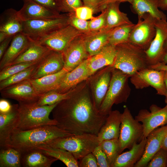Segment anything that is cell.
Returning a JSON list of instances; mask_svg holds the SVG:
<instances>
[{"mask_svg": "<svg viewBox=\"0 0 167 167\" xmlns=\"http://www.w3.org/2000/svg\"><path fill=\"white\" fill-rule=\"evenodd\" d=\"M24 5L18 11V14L23 21L57 18L59 12L30 0H24Z\"/></svg>", "mask_w": 167, "mask_h": 167, "instance_id": "obj_18", "label": "cell"}, {"mask_svg": "<svg viewBox=\"0 0 167 167\" xmlns=\"http://www.w3.org/2000/svg\"><path fill=\"white\" fill-rule=\"evenodd\" d=\"M113 68L111 66L105 67L86 80L94 105L98 111L107 92Z\"/></svg>", "mask_w": 167, "mask_h": 167, "instance_id": "obj_11", "label": "cell"}, {"mask_svg": "<svg viewBox=\"0 0 167 167\" xmlns=\"http://www.w3.org/2000/svg\"><path fill=\"white\" fill-rule=\"evenodd\" d=\"M35 65L0 81V90L10 86L30 79Z\"/></svg>", "mask_w": 167, "mask_h": 167, "instance_id": "obj_38", "label": "cell"}, {"mask_svg": "<svg viewBox=\"0 0 167 167\" xmlns=\"http://www.w3.org/2000/svg\"><path fill=\"white\" fill-rule=\"evenodd\" d=\"M131 9L138 19L148 13L157 20H167L166 15L159 9L157 0H133Z\"/></svg>", "mask_w": 167, "mask_h": 167, "instance_id": "obj_30", "label": "cell"}, {"mask_svg": "<svg viewBox=\"0 0 167 167\" xmlns=\"http://www.w3.org/2000/svg\"><path fill=\"white\" fill-rule=\"evenodd\" d=\"M50 50L33 41L28 48L8 65L22 62L37 63Z\"/></svg>", "mask_w": 167, "mask_h": 167, "instance_id": "obj_32", "label": "cell"}, {"mask_svg": "<svg viewBox=\"0 0 167 167\" xmlns=\"http://www.w3.org/2000/svg\"><path fill=\"white\" fill-rule=\"evenodd\" d=\"M74 13L78 18L85 20L91 19L94 17L93 15L94 13L92 10L84 6L76 8Z\"/></svg>", "mask_w": 167, "mask_h": 167, "instance_id": "obj_46", "label": "cell"}, {"mask_svg": "<svg viewBox=\"0 0 167 167\" xmlns=\"http://www.w3.org/2000/svg\"><path fill=\"white\" fill-rule=\"evenodd\" d=\"M87 62L88 59L73 70L66 73L53 91L61 93H66L86 80L90 76Z\"/></svg>", "mask_w": 167, "mask_h": 167, "instance_id": "obj_19", "label": "cell"}, {"mask_svg": "<svg viewBox=\"0 0 167 167\" xmlns=\"http://www.w3.org/2000/svg\"><path fill=\"white\" fill-rule=\"evenodd\" d=\"M18 104L12 105L11 109L5 113H0V148L6 147L13 131L17 118Z\"/></svg>", "mask_w": 167, "mask_h": 167, "instance_id": "obj_27", "label": "cell"}, {"mask_svg": "<svg viewBox=\"0 0 167 167\" xmlns=\"http://www.w3.org/2000/svg\"><path fill=\"white\" fill-rule=\"evenodd\" d=\"M14 36H9L3 41L0 43V59H1L6 50L9 45L10 44Z\"/></svg>", "mask_w": 167, "mask_h": 167, "instance_id": "obj_49", "label": "cell"}, {"mask_svg": "<svg viewBox=\"0 0 167 167\" xmlns=\"http://www.w3.org/2000/svg\"><path fill=\"white\" fill-rule=\"evenodd\" d=\"M147 141V138L143 139L139 143L135 144L129 151L119 154L111 167H134L143 154Z\"/></svg>", "mask_w": 167, "mask_h": 167, "instance_id": "obj_24", "label": "cell"}, {"mask_svg": "<svg viewBox=\"0 0 167 167\" xmlns=\"http://www.w3.org/2000/svg\"><path fill=\"white\" fill-rule=\"evenodd\" d=\"M99 144L97 135L84 133L58 138L42 145L65 149L71 152L78 161L92 152Z\"/></svg>", "mask_w": 167, "mask_h": 167, "instance_id": "obj_5", "label": "cell"}, {"mask_svg": "<svg viewBox=\"0 0 167 167\" xmlns=\"http://www.w3.org/2000/svg\"><path fill=\"white\" fill-rule=\"evenodd\" d=\"M155 26V36L149 48L145 51L149 66L161 62L166 54L164 45L167 39V20L156 19Z\"/></svg>", "mask_w": 167, "mask_h": 167, "instance_id": "obj_14", "label": "cell"}, {"mask_svg": "<svg viewBox=\"0 0 167 167\" xmlns=\"http://www.w3.org/2000/svg\"><path fill=\"white\" fill-rule=\"evenodd\" d=\"M116 54L112 66L130 77L149 66L145 51L129 42L116 46Z\"/></svg>", "mask_w": 167, "mask_h": 167, "instance_id": "obj_4", "label": "cell"}, {"mask_svg": "<svg viewBox=\"0 0 167 167\" xmlns=\"http://www.w3.org/2000/svg\"><path fill=\"white\" fill-rule=\"evenodd\" d=\"M68 15V24L84 34H88L92 32L89 28L88 21L78 18L74 13H69Z\"/></svg>", "mask_w": 167, "mask_h": 167, "instance_id": "obj_40", "label": "cell"}, {"mask_svg": "<svg viewBox=\"0 0 167 167\" xmlns=\"http://www.w3.org/2000/svg\"><path fill=\"white\" fill-rule=\"evenodd\" d=\"M121 113L118 110L112 111L108 115L105 122L97 136L99 144L108 139H118L120 133Z\"/></svg>", "mask_w": 167, "mask_h": 167, "instance_id": "obj_25", "label": "cell"}, {"mask_svg": "<svg viewBox=\"0 0 167 167\" xmlns=\"http://www.w3.org/2000/svg\"><path fill=\"white\" fill-rule=\"evenodd\" d=\"M164 80L165 83V85L166 89V94L165 96V102L167 103V71H165V73L164 77Z\"/></svg>", "mask_w": 167, "mask_h": 167, "instance_id": "obj_54", "label": "cell"}, {"mask_svg": "<svg viewBox=\"0 0 167 167\" xmlns=\"http://www.w3.org/2000/svg\"><path fill=\"white\" fill-rule=\"evenodd\" d=\"M151 68L157 70L167 71V65L162 62H159L155 65H151L149 67Z\"/></svg>", "mask_w": 167, "mask_h": 167, "instance_id": "obj_51", "label": "cell"}, {"mask_svg": "<svg viewBox=\"0 0 167 167\" xmlns=\"http://www.w3.org/2000/svg\"><path fill=\"white\" fill-rule=\"evenodd\" d=\"M161 62L165 64H167V53L164 57Z\"/></svg>", "mask_w": 167, "mask_h": 167, "instance_id": "obj_57", "label": "cell"}, {"mask_svg": "<svg viewBox=\"0 0 167 167\" xmlns=\"http://www.w3.org/2000/svg\"><path fill=\"white\" fill-rule=\"evenodd\" d=\"M11 105L8 101L2 99L0 100V113H5L9 112L12 109Z\"/></svg>", "mask_w": 167, "mask_h": 167, "instance_id": "obj_50", "label": "cell"}, {"mask_svg": "<svg viewBox=\"0 0 167 167\" xmlns=\"http://www.w3.org/2000/svg\"><path fill=\"white\" fill-rule=\"evenodd\" d=\"M116 54V46L108 44L96 54L88 59L90 75L100 69L113 65Z\"/></svg>", "mask_w": 167, "mask_h": 167, "instance_id": "obj_22", "label": "cell"}, {"mask_svg": "<svg viewBox=\"0 0 167 167\" xmlns=\"http://www.w3.org/2000/svg\"><path fill=\"white\" fill-rule=\"evenodd\" d=\"M165 71L149 67L137 72L130 78L131 82L137 89L149 86L154 88L157 94L165 96L166 89L164 80Z\"/></svg>", "mask_w": 167, "mask_h": 167, "instance_id": "obj_12", "label": "cell"}, {"mask_svg": "<svg viewBox=\"0 0 167 167\" xmlns=\"http://www.w3.org/2000/svg\"><path fill=\"white\" fill-rule=\"evenodd\" d=\"M133 0H121L120 1V2H128L131 4L133 2Z\"/></svg>", "mask_w": 167, "mask_h": 167, "instance_id": "obj_58", "label": "cell"}, {"mask_svg": "<svg viewBox=\"0 0 167 167\" xmlns=\"http://www.w3.org/2000/svg\"><path fill=\"white\" fill-rule=\"evenodd\" d=\"M159 8L163 11L167 10V0H157Z\"/></svg>", "mask_w": 167, "mask_h": 167, "instance_id": "obj_52", "label": "cell"}, {"mask_svg": "<svg viewBox=\"0 0 167 167\" xmlns=\"http://www.w3.org/2000/svg\"><path fill=\"white\" fill-rule=\"evenodd\" d=\"M78 164L80 167H98L96 159L92 152L83 157Z\"/></svg>", "mask_w": 167, "mask_h": 167, "instance_id": "obj_47", "label": "cell"}, {"mask_svg": "<svg viewBox=\"0 0 167 167\" xmlns=\"http://www.w3.org/2000/svg\"><path fill=\"white\" fill-rule=\"evenodd\" d=\"M0 167H21V152L11 147L0 148Z\"/></svg>", "mask_w": 167, "mask_h": 167, "instance_id": "obj_34", "label": "cell"}, {"mask_svg": "<svg viewBox=\"0 0 167 167\" xmlns=\"http://www.w3.org/2000/svg\"><path fill=\"white\" fill-rule=\"evenodd\" d=\"M68 71L63 68L56 73L36 79H30V82L37 94L41 96L55 90L61 80Z\"/></svg>", "mask_w": 167, "mask_h": 167, "instance_id": "obj_28", "label": "cell"}, {"mask_svg": "<svg viewBox=\"0 0 167 167\" xmlns=\"http://www.w3.org/2000/svg\"><path fill=\"white\" fill-rule=\"evenodd\" d=\"M135 25L133 23L125 24L113 28L109 36V44L116 46L128 42L130 33Z\"/></svg>", "mask_w": 167, "mask_h": 167, "instance_id": "obj_35", "label": "cell"}, {"mask_svg": "<svg viewBox=\"0 0 167 167\" xmlns=\"http://www.w3.org/2000/svg\"><path fill=\"white\" fill-rule=\"evenodd\" d=\"M92 153L96 159L98 167H111L107 156L99 145Z\"/></svg>", "mask_w": 167, "mask_h": 167, "instance_id": "obj_44", "label": "cell"}, {"mask_svg": "<svg viewBox=\"0 0 167 167\" xmlns=\"http://www.w3.org/2000/svg\"><path fill=\"white\" fill-rule=\"evenodd\" d=\"M33 148L60 160L67 167H79L78 161L71 152L65 149L44 145H41Z\"/></svg>", "mask_w": 167, "mask_h": 167, "instance_id": "obj_33", "label": "cell"}, {"mask_svg": "<svg viewBox=\"0 0 167 167\" xmlns=\"http://www.w3.org/2000/svg\"><path fill=\"white\" fill-rule=\"evenodd\" d=\"M101 14L88 21L89 27L91 32H96L105 30L106 26V13L104 9Z\"/></svg>", "mask_w": 167, "mask_h": 167, "instance_id": "obj_43", "label": "cell"}, {"mask_svg": "<svg viewBox=\"0 0 167 167\" xmlns=\"http://www.w3.org/2000/svg\"><path fill=\"white\" fill-rule=\"evenodd\" d=\"M23 22L18 14V11L10 8L5 10L0 17V32L8 36H14L22 32Z\"/></svg>", "mask_w": 167, "mask_h": 167, "instance_id": "obj_23", "label": "cell"}, {"mask_svg": "<svg viewBox=\"0 0 167 167\" xmlns=\"http://www.w3.org/2000/svg\"><path fill=\"white\" fill-rule=\"evenodd\" d=\"M143 127L140 122L134 118L128 108L125 107L121 115V124L118 138L119 152L121 154L126 149L130 148L143 135Z\"/></svg>", "mask_w": 167, "mask_h": 167, "instance_id": "obj_7", "label": "cell"}, {"mask_svg": "<svg viewBox=\"0 0 167 167\" xmlns=\"http://www.w3.org/2000/svg\"><path fill=\"white\" fill-rule=\"evenodd\" d=\"M37 63L22 62L7 66L0 70V81L35 65Z\"/></svg>", "mask_w": 167, "mask_h": 167, "instance_id": "obj_39", "label": "cell"}, {"mask_svg": "<svg viewBox=\"0 0 167 167\" xmlns=\"http://www.w3.org/2000/svg\"><path fill=\"white\" fill-rule=\"evenodd\" d=\"M68 15H61L54 18L23 21L22 33L35 41L68 24Z\"/></svg>", "mask_w": 167, "mask_h": 167, "instance_id": "obj_8", "label": "cell"}, {"mask_svg": "<svg viewBox=\"0 0 167 167\" xmlns=\"http://www.w3.org/2000/svg\"><path fill=\"white\" fill-rule=\"evenodd\" d=\"M99 145L105 154L111 167L116 158L120 154L118 139L104 140Z\"/></svg>", "mask_w": 167, "mask_h": 167, "instance_id": "obj_37", "label": "cell"}, {"mask_svg": "<svg viewBox=\"0 0 167 167\" xmlns=\"http://www.w3.org/2000/svg\"><path fill=\"white\" fill-rule=\"evenodd\" d=\"M83 6L92 9L94 13L101 12L106 7L102 0H81Z\"/></svg>", "mask_w": 167, "mask_h": 167, "instance_id": "obj_45", "label": "cell"}, {"mask_svg": "<svg viewBox=\"0 0 167 167\" xmlns=\"http://www.w3.org/2000/svg\"><path fill=\"white\" fill-rule=\"evenodd\" d=\"M21 166L50 167L58 160L34 148L20 152Z\"/></svg>", "mask_w": 167, "mask_h": 167, "instance_id": "obj_26", "label": "cell"}, {"mask_svg": "<svg viewBox=\"0 0 167 167\" xmlns=\"http://www.w3.org/2000/svg\"><path fill=\"white\" fill-rule=\"evenodd\" d=\"M83 34L68 24L34 41L51 50L62 53L72 41Z\"/></svg>", "mask_w": 167, "mask_h": 167, "instance_id": "obj_10", "label": "cell"}, {"mask_svg": "<svg viewBox=\"0 0 167 167\" xmlns=\"http://www.w3.org/2000/svg\"><path fill=\"white\" fill-rule=\"evenodd\" d=\"M104 5L106 6V7L107 5L109 3L115 2H120V1L121 0H102ZM121 3V2H120Z\"/></svg>", "mask_w": 167, "mask_h": 167, "instance_id": "obj_55", "label": "cell"}, {"mask_svg": "<svg viewBox=\"0 0 167 167\" xmlns=\"http://www.w3.org/2000/svg\"><path fill=\"white\" fill-rule=\"evenodd\" d=\"M113 29L101 30L88 34H85V44L90 57L99 52L109 43V36Z\"/></svg>", "mask_w": 167, "mask_h": 167, "instance_id": "obj_29", "label": "cell"}, {"mask_svg": "<svg viewBox=\"0 0 167 167\" xmlns=\"http://www.w3.org/2000/svg\"><path fill=\"white\" fill-rule=\"evenodd\" d=\"M147 167H167V151L161 148L153 155Z\"/></svg>", "mask_w": 167, "mask_h": 167, "instance_id": "obj_41", "label": "cell"}, {"mask_svg": "<svg viewBox=\"0 0 167 167\" xmlns=\"http://www.w3.org/2000/svg\"><path fill=\"white\" fill-rule=\"evenodd\" d=\"M56 126L74 135H97L108 115L95 108L86 80L77 85L69 97L57 104L52 111Z\"/></svg>", "mask_w": 167, "mask_h": 167, "instance_id": "obj_1", "label": "cell"}, {"mask_svg": "<svg viewBox=\"0 0 167 167\" xmlns=\"http://www.w3.org/2000/svg\"><path fill=\"white\" fill-rule=\"evenodd\" d=\"M38 4L60 12L55 0H30Z\"/></svg>", "mask_w": 167, "mask_h": 167, "instance_id": "obj_48", "label": "cell"}, {"mask_svg": "<svg viewBox=\"0 0 167 167\" xmlns=\"http://www.w3.org/2000/svg\"><path fill=\"white\" fill-rule=\"evenodd\" d=\"M62 53L50 50L35 65L30 79H36L54 74L64 68Z\"/></svg>", "mask_w": 167, "mask_h": 167, "instance_id": "obj_16", "label": "cell"}, {"mask_svg": "<svg viewBox=\"0 0 167 167\" xmlns=\"http://www.w3.org/2000/svg\"><path fill=\"white\" fill-rule=\"evenodd\" d=\"M167 133V124L156 129L149 133L147 137L143 154L134 167H147L153 155L161 148L162 141Z\"/></svg>", "mask_w": 167, "mask_h": 167, "instance_id": "obj_20", "label": "cell"}, {"mask_svg": "<svg viewBox=\"0 0 167 167\" xmlns=\"http://www.w3.org/2000/svg\"><path fill=\"white\" fill-rule=\"evenodd\" d=\"M130 76L120 70L113 68L109 87L99 112L108 115L114 104L126 102L131 92L128 80Z\"/></svg>", "mask_w": 167, "mask_h": 167, "instance_id": "obj_6", "label": "cell"}, {"mask_svg": "<svg viewBox=\"0 0 167 167\" xmlns=\"http://www.w3.org/2000/svg\"><path fill=\"white\" fill-rule=\"evenodd\" d=\"M73 135L56 125L25 131L14 130L6 147L13 148L22 152L45 144L57 138Z\"/></svg>", "mask_w": 167, "mask_h": 167, "instance_id": "obj_2", "label": "cell"}, {"mask_svg": "<svg viewBox=\"0 0 167 167\" xmlns=\"http://www.w3.org/2000/svg\"><path fill=\"white\" fill-rule=\"evenodd\" d=\"M56 1L57 3V2H59L61 0H55Z\"/></svg>", "mask_w": 167, "mask_h": 167, "instance_id": "obj_60", "label": "cell"}, {"mask_svg": "<svg viewBox=\"0 0 167 167\" xmlns=\"http://www.w3.org/2000/svg\"><path fill=\"white\" fill-rule=\"evenodd\" d=\"M75 87L68 92L61 93L52 91L41 95L36 102L38 106L52 105L69 97Z\"/></svg>", "mask_w": 167, "mask_h": 167, "instance_id": "obj_36", "label": "cell"}, {"mask_svg": "<svg viewBox=\"0 0 167 167\" xmlns=\"http://www.w3.org/2000/svg\"><path fill=\"white\" fill-rule=\"evenodd\" d=\"M59 12L75 13V9L83 6L81 0H61L57 2Z\"/></svg>", "mask_w": 167, "mask_h": 167, "instance_id": "obj_42", "label": "cell"}, {"mask_svg": "<svg viewBox=\"0 0 167 167\" xmlns=\"http://www.w3.org/2000/svg\"><path fill=\"white\" fill-rule=\"evenodd\" d=\"M30 79L12 85L0 90L1 96L3 98L14 99L18 102H36L41 96L35 91Z\"/></svg>", "mask_w": 167, "mask_h": 167, "instance_id": "obj_17", "label": "cell"}, {"mask_svg": "<svg viewBox=\"0 0 167 167\" xmlns=\"http://www.w3.org/2000/svg\"><path fill=\"white\" fill-rule=\"evenodd\" d=\"M85 34L78 36L68 45L63 52L64 66L68 71L73 70L90 57L85 46Z\"/></svg>", "mask_w": 167, "mask_h": 167, "instance_id": "obj_15", "label": "cell"}, {"mask_svg": "<svg viewBox=\"0 0 167 167\" xmlns=\"http://www.w3.org/2000/svg\"><path fill=\"white\" fill-rule=\"evenodd\" d=\"M9 36H8L4 33L0 32V43L3 41Z\"/></svg>", "mask_w": 167, "mask_h": 167, "instance_id": "obj_56", "label": "cell"}, {"mask_svg": "<svg viewBox=\"0 0 167 167\" xmlns=\"http://www.w3.org/2000/svg\"><path fill=\"white\" fill-rule=\"evenodd\" d=\"M161 148L167 151V133L163 140Z\"/></svg>", "mask_w": 167, "mask_h": 167, "instance_id": "obj_53", "label": "cell"}, {"mask_svg": "<svg viewBox=\"0 0 167 167\" xmlns=\"http://www.w3.org/2000/svg\"><path fill=\"white\" fill-rule=\"evenodd\" d=\"M58 102L43 106L38 105L36 102H19L18 114L13 130L25 131L47 126H56L57 122L50 119L49 116Z\"/></svg>", "mask_w": 167, "mask_h": 167, "instance_id": "obj_3", "label": "cell"}, {"mask_svg": "<svg viewBox=\"0 0 167 167\" xmlns=\"http://www.w3.org/2000/svg\"><path fill=\"white\" fill-rule=\"evenodd\" d=\"M120 3L116 2L109 3L104 9L106 13L105 29L109 30L122 25L133 24L126 14L120 10Z\"/></svg>", "mask_w": 167, "mask_h": 167, "instance_id": "obj_31", "label": "cell"}, {"mask_svg": "<svg viewBox=\"0 0 167 167\" xmlns=\"http://www.w3.org/2000/svg\"><path fill=\"white\" fill-rule=\"evenodd\" d=\"M156 19L148 13L145 14L141 19H138L131 31L128 42L146 50L155 36Z\"/></svg>", "mask_w": 167, "mask_h": 167, "instance_id": "obj_9", "label": "cell"}, {"mask_svg": "<svg viewBox=\"0 0 167 167\" xmlns=\"http://www.w3.org/2000/svg\"><path fill=\"white\" fill-rule=\"evenodd\" d=\"M164 48L166 53H167V39L164 45Z\"/></svg>", "mask_w": 167, "mask_h": 167, "instance_id": "obj_59", "label": "cell"}, {"mask_svg": "<svg viewBox=\"0 0 167 167\" xmlns=\"http://www.w3.org/2000/svg\"><path fill=\"white\" fill-rule=\"evenodd\" d=\"M32 41L29 37L22 32L15 35L0 59V70L14 61L28 48Z\"/></svg>", "mask_w": 167, "mask_h": 167, "instance_id": "obj_21", "label": "cell"}, {"mask_svg": "<svg viewBox=\"0 0 167 167\" xmlns=\"http://www.w3.org/2000/svg\"><path fill=\"white\" fill-rule=\"evenodd\" d=\"M163 108L155 104L149 108L150 111L141 109L135 118L141 122L143 127V139L146 138L152 131L167 124V103Z\"/></svg>", "mask_w": 167, "mask_h": 167, "instance_id": "obj_13", "label": "cell"}]
</instances>
